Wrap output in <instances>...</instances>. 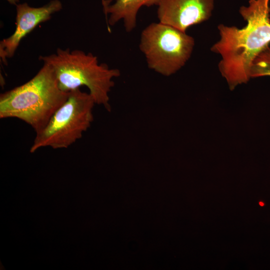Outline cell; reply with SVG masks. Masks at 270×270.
I'll use <instances>...</instances> for the list:
<instances>
[{
  "label": "cell",
  "mask_w": 270,
  "mask_h": 270,
  "mask_svg": "<svg viewBox=\"0 0 270 270\" xmlns=\"http://www.w3.org/2000/svg\"><path fill=\"white\" fill-rule=\"evenodd\" d=\"M239 12L246 24L218 25L220 38L210 48L221 56L218 69L231 90L251 78L253 60L270 43V0H250Z\"/></svg>",
  "instance_id": "1"
},
{
  "label": "cell",
  "mask_w": 270,
  "mask_h": 270,
  "mask_svg": "<svg viewBox=\"0 0 270 270\" xmlns=\"http://www.w3.org/2000/svg\"><path fill=\"white\" fill-rule=\"evenodd\" d=\"M70 92L59 87L52 68L42 67L30 80L0 96V118H14L41 130L66 101Z\"/></svg>",
  "instance_id": "2"
},
{
  "label": "cell",
  "mask_w": 270,
  "mask_h": 270,
  "mask_svg": "<svg viewBox=\"0 0 270 270\" xmlns=\"http://www.w3.org/2000/svg\"><path fill=\"white\" fill-rule=\"evenodd\" d=\"M39 60L52 68L62 90L70 92L85 86L96 104L110 110L108 94L114 85L113 78L120 74L119 70L99 64L92 53L78 50L58 48L56 53L40 56Z\"/></svg>",
  "instance_id": "3"
},
{
  "label": "cell",
  "mask_w": 270,
  "mask_h": 270,
  "mask_svg": "<svg viewBox=\"0 0 270 270\" xmlns=\"http://www.w3.org/2000/svg\"><path fill=\"white\" fill-rule=\"evenodd\" d=\"M95 104L90 93L83 92L80 88L70 92L66 101L46 124L36 132L30 152L46 146L58 149L68 148L72 144L90 128Z\"/></svg>",
  "instance_id": "4"
},
{
  "label": "cell",
  "mask_w": 270,
  "mask_h": 270,
  "mask_svg": "<svg viewBox=\"0 0 270 270\" xmlns=\"http://www.w3.org/2000/svg\"><path fill=\"white\" fill-rule=\"evenodd\" d=\"M194 46L192 36L160 22H152L142 31L139 45L148 67L166 76L185 65Z\"/></svg>",
  "instance_id": "5"
},
{
  "label": "cell",
  "mask_w": 270,
  "mask_h": 270,
  "mask_svg": "<svg viewBox=\"0 0 270 270\" xmlns=\"http://www.w3.org/2000/svg\"><path fill=\"white\" fill-rule=\"evenodd\" d=\"M62 8L59 0H52L40 7H32L26 2L16 5V28L14 32L0 42V57L6 64L14 56L21 40L38 24L50 19L52 14Z\"/></svg>",
  "instance_id": "6"
},
{
  "label": "cell",
  "mask_w": 270,
  "mask_h": 270,
  "mask_svg": "<svg viewBox=\"0 0 270 270\" xmlns=\"http://www.w3.org/2000/svg\"><path fill=\"white\" fill-rule=\"evenodd\" d=\"M214 0H160L157 5L160 22L185 32L190 26L208 20Z\"/></svg>",
  "instance_id": "7"
},
{
  "label": "cell",
  "mask_w": 270,
  "mask_h": 270,
  "mask_svg": "<svg viewBox=\"0 0 270 270\" xmlns=\"http://www.w3.org/2000/svg\"><path fill=\"white\" fill-rule=\"evenodd\" d=\"M160 0H105L102 4L106 15L108 30L110 26L123 20L127 32H130L136 26V16L142 6H157Z\"/></svg>",
  "instance_id": "8"
},
{
  "label": "cell",
  "mask_w": 270,
  "mask_h": 270,
  "mask_svg": "<svg viewBox=\"0 0 270 270\" xmlns=\"http://www.w3.org/2000/svg\"><path fill=\"white\" fill-rule=\"evenodd\" d=\"M251 78L270 76V46L265 48L255 58L252 62Z\"/></svg>",
  "instance_id": "9"
},
{
  "label": "cell",
  "mask_w": 270,
  "mask_h": 270,
  "mask_svg": "<svg viewBox=\"0 0 270 270\" xmlns=\"http://www.w3.org/2000/svg\"><path fill=\"white\" fill-rule=\"evenodd\" d=\"M10 4L14 5H17L19 2V0H6Z\"/></svg>",
  "instance_id": "10"
},
{
  "label": "cell",
  "mask_w": 270,
  "mask_h": 270,
  "mask_svg": "<svg viewBox=\"0 0 270 270\" xmlns=\"http://www.w3.org/2000/svg\"><path fill=\"white\" fill-rule=\"evenodd\" d=\"M105 0H102V4H103Z\"/></svg>",
  "instance_id": "11"
}]
</instances>
